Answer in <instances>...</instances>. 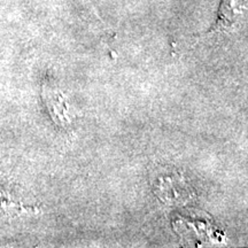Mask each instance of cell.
I'll return each mask as SVG.
<instances>
[{
	"instance_id": "3957f363",
	"label": "cell",
	"mask_w": 248,
	"mask_h": 248,
	"mask_svg": "<svg viewBox=\"0 0 248 248\" xmlns=\"http://www.w3.org/2000/svg\"><path fill=\"white\" fill-rule=\"evenodd\" d=\"M78 1H79L80 4H82L83 6H85V7L89 9V11H91L92 13L95 15V16H98L99 18H100V16H99V15H98V12H97V9H95L94 7H93L92 4H91V2L89 1V0H78ZM100 20H101V18H100Z\"/></svg>"
},
{
	"instance_id": "7a4b0ae2",
	"label": "cell",
	"mask_w": 248,
	"mask_h": 248,
	"mask_svg": "<svg viewBox=\"0 0 248 248\" xmlns=\"http://www.w3.org/2000/svg\"><path fill=\"white\" fill-rule=\"evenodd\" d=\"M43 98H44L48 113L51 114L52 120L61 128H69L71 125L69 105L61 91H59L51 83H48L43 88Z\"/></svg>"
},
{
	"instance_id": "6da1fadb",
	"label": "cell",
	"mask_w": 248,
	"mask_h": 248,
	"mask_svg": "<svg viewBox=\"0 0 248 248\" xmlns=\"http://www.w3.org/2000/svg\"><path fill=\"white\" fill-rule=\"evenodd\" d=\"M247 17V0H222L215 26L210 35L233 33Z\"/></svg>"
}]
</instances>
